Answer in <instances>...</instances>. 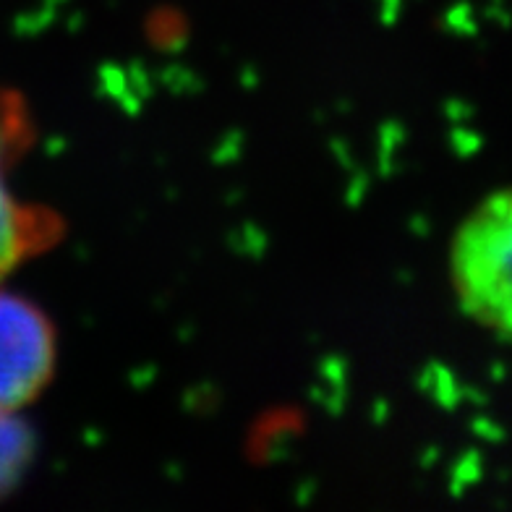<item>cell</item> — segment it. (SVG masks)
Returning a JSON list of instances; mask_svg holds the SVG:
<instances>
[{"label":"cell","instance_id":"3","mask_svg":"<svg viewBox=\"0 0 512 512\" xmlns=\"http://www.w3.org/2000/svg\"><path fill=\"white\" fill-rule=\"evenodd\" d=\"M24 121L11 97H0V277L14 272L21 262L40 254L55 238V220L48 212L19 202L11 191L8 168L19 155Z\"/></svg>","mask_w":512,"mask_h":512},{"label":"cell","instance_id":"4","mask_svg":"<svg viewBox=\"0 0 512 512\" xmlns=\"http://www.w3.org/2000/svg\"><path fill=\"white\" fill-rule=\"evenodd\" d=\"M32 452V432L19 418V411L0 408V497L19 484Z\"/></svg>","mask_w":512,"mask_h":512},{"label":"cell","instance_id":"2","mask_svg":"<svg viewBox=\"0 0 512 512\" xmlns=\"http://www.w3.org/2000/svg\"><path fill=\"white\" fill-rule=\"evenodd\" d=\"M55 369V332L27 298L0 290V408L32 403Z\"/></svg>","mask_w":512,"mask_h":512},{"label":"cell","instance_id":"1","mask_svg":"<svg viewBox=\"0 0 512 512\" xmlns=\"http://www.w3.org/2000/svg\"><path fill=\"white\" fill-rule=\"evenodd\" d=\"M450 280L465 317L512 340V189L486 196L460 223Z\"/></svg>","mask_w":512,"mask_h":512}]
</instances>
